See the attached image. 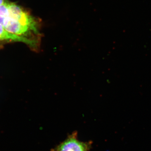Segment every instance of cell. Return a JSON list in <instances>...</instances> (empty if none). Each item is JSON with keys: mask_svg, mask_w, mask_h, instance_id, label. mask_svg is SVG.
I'll return each mask as SVG.
<instances>
[{"mask_svg": "<svg viewBox=\"0 0 151 151\" xmlns=\"http://www.w3.org/2000/svg\"><path fill=\"white\" fill-rule=\"evenodd\" d=\"M39 19L9 0H0V24L13 34L28 37L37 29Z\"/></svg>", "mask_w": 151, "mask_h": 151, "instance_id": "obj_1", "label": "cell"}, {"mask_svg": "<svg viewBox=\"0 0 151 151\" xmlns=\"http://www.w3.org/2000/svg\"><path fill=\"white\" fill-rule=\"evenodd\" d=\"M92 141L79 140L78 132L74 131L68 135L64 141L52 149L51 151H89L92 148Z\"/></svg>", "mask_w": 151, "mask_h": 151, "instance_id": "obj_2", "label": "cell"}, {"mask_svg": "<svg viewBox=\"0 0 151 151\" xmlns=\"http://www.w3.org/2000/svg\"><path fill=\"white\" fill-rule=\"evenodd\" d=\"M3 41L23 42L35 49L38 47L40 44V42L37 41L19 36L9 32L5 29L2 25L0 24V42Z\"/></svg>", "mask_w": 151, "mask_h": 151, "instance_id": "obj_3", "label": "cell"}]
</instances>
